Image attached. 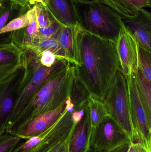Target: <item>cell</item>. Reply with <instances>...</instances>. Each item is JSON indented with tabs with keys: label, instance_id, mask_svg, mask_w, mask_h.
<instances>
[{
	"label": "cell",
	"instance_id": "obj_1",
	"mask_svg": "<svg viewBox=\"0 0 151 152\" xmlns=\"http://www.w3.org/2000/svg\"><path fill=\"white\" fill-rule=\"evenodd\" d=\"M76 77L90 95L103 100L120 68L116 42L74 26Z\"/></svg>",
	"mask_w": 151,
	"mask_h": 152
},
{
	"label": "cell",
	"instance_id": "obj_2",
	"mask_svg": "<svg viewBox=\"0 0 151 152\" xmlns=\"http://www.w3.org/2000/svg\"><path fill=\"white\" fill-rule=\"evenodd\" d=\"M75 77V66L71 63L54 73L8 126L6 132L12 134L29 121L59 107L70 96Z\"/></svg>",
	"mask_w": 151,
	"mask_h": 152
},
{
	"label": "cell",
	"instance_id": "obj_3",
	"mask_svg": "<svg viewBox=\"0 0 151 152\" xmlns=\"http://www.w3.org/2000/svg\"><path fill=\"white\" fill-rule=\"evenodd\" d=\"M77 25L86 32L116 42L122 18L109 6L98 0H72Z\"/></svg>",
	"mask_w": 151,
	"mask_h": 152
},
{
	"label": "cell",
	"instance_id": "obj_4",
	"mask_svg": "<svg viewBox=\"0 0 151 152\" xmlns=\"http://www.w3.org/2000/svg\"><path fill=\"white\" fill-rule=\"evenodd\" d=\"M24 51L26 57L25 74L19 87L8 126L16 119L35 94L51 76L70 63L67 61H59L51 67H46L40 64L39 57L33 53Z\"/></svg>",
	"mask_w": 151,
	"mask_h": 152
},
{
	"label": "cell",
	"instance_id": "obj_5",
	"mask_svg": "<svg viewBox=\"0 0 151 152\" xmlns=\"http://www.w3.org/2000/svg\"><path fill=\"white\" fill-rule=\"evenodd\" d=\"M103 101L110 118L134 143L127 81L120 68Z\"/></svg>",
	"mask_w": 151,
	"mask_h": 152
},
{
	"label": "cell",
	"instance_id": "obj_6",
	"mask_svg": "<svg viewBox=\"0 0 151 152\" xmlns=\"http://www.w3.org/2000/svg\"><path fill=\"white\" fill-rule=\"evenodd\" d=\"M72 113L65 109L61 117L51 126L37 136L20 142L13 152H47L70 135L74 125Z\"/></svg>",
	"mask_w": 151,
	"mask_h": 152
},
{
	"label": "cell",
	"instance_id": "obj_7",
	"mask_svg": "<svg viewBox=\"0 0 151 152\" xmlns=\"http://www.w3.org/2000/svg\"><path fill=\"white\" fill-rule=\"evenodd\" d=\"M135 74L126 77L128 87L134 143L136 142V143L138 144L147 152H151V121L148 118L139 96Z\"/></svg>",
	"mask_w": 151,
	"mask_h": 152
},
{
	"label": "cell",
	"instance_id": "obj_8",
	"mask_svg": "<svg viewBox=\"0 0 151 152\" xmlns=\"http://www.w3.org/2000/svg\"><path fill=\"white\" fill-rule=\"evenodd\" d=\"M132 143L111 118L92 129L90 148L96 152H115Z\"/></svg>",
	"mask_w": 151,
	"mask_h": 152
},
{
	"label": "cell",
	"instance_id": "obj_9",
	"mask_svg": "<svg viewBox=\"0 0 151 152\" xmlns=\"http://www.w3.org/2000/svg\"><path fill=\"white\" fill-rule=\"evenodd\" d=\"M116 46L120 69L123 75L129 77L135 74L138 68L139 45L122 20Z\"/></svg>",
	"mask_w": 151,
	"mask_h": 152
},
{
	"label": "cell",
	"instance_id": "obj_10",
	"mask_svg": "<svg viewBox=\"0 0 151 152\" xmlns=\"http://www.w3.org/2000/svg\"><path fill=\"white\" fill-rule=\"evenodd\" d=\"M25 72V65L9 79L0 84V134L7 129Z\"/></svg>",
	"mask_w": 151,
	"mask_h": 152
},
{
	"label": "cell",
	"instance_id": "obj_11",
	"mask_svg": "<svg viewBox=\"0 0 151 152\" xmlns=\"http://www.w3.org/2000/svg\"><path fill=\"white\" fill-rule=\"evenodd\" d=\"M25 54L11 41L10 35L0 41V84L24 66Z\"/></svg>",
	"mask_w": 151,
	"mask_h": 152
},
{
	"label": "cell",
	"instance_id": "obj_12",
	"mask_svg": "<svg viewBox=\"0 0 151 152\" xmlns=\"http://www.w3.org/2000/svg\"><path fill=\"white\" fill-rule=\"evenodd\" d=\"M65 102L57 109L44 113L19 128L12 134L25 140L40 134L61 117L65 109Z\"/></svg>",
	"mask_w": 151,
	"mask_h": 152
},
{
	"label": "cell",
	"instance_id": "obj_13",
	"mask_svg": "<svg viewBox=\"0 0 151 152\" xmlns=\"http://www.w3.org/2000/svg\"><path fill=\"white\" fill-rule=\"evenodd\" d=\"M124 25L136 39L139 45L151 51V13L145 9L131 19H122Z\"/></svg>",
	"mask_w": 151,
	"mask_h": 152
},
{
	"label": "cell",
	"instance_id": "obj_14",
	"mask_svg": "<svg viewBox=\"0 0 151 152\" xmlns=\"http://www.w3.org/2000/svg\"><path fill=\"white\" fill-rule=\"evenodd\" d=\"M92 128L88 105L82 120L74 126L68 139V152H88L90 149Z\"/></svg>",
	"mask_w": 151,
	"mask_h": 152
},
{
	"label": "cell",
	"instance_id": "obj_15",
	"mask_svg": "<svg viewBox=\"0 0 151 152\" xmlns=\"http://www.w3.org/2000/svg\"><path fill=\"white\" fill-rule=\"evenodd\" d=\"M26 14L29 22L28 26L11 32L9 34L11 41L24 51L30 48L38 34V27L34 8L29 10Z\"/></svg>",
	"mask_w": 151,
	"mask_h": 152
},
{
	"label": "cell",
	"instance_id": "obj_16",
	"mask_svg": "<svg viewBox=\"0 0 151 152\" xmlns=\"http://www.w3.org/2000/svg\"><path fill=\"white\" fill-rule=\"evenodd\" d=\"M98 1L111 8L124 19L134 18L138 15L140 9L151 7V0Z\"/></svg>",
	"mask_w": 151,
	"mask_h": 152
},
{
	"label": "cell",
	"instance_id": "obj_17",
	"mask_svg": "<svg viewBox=\"0 0 151 152\" xmlns=\"http://www.w3.org/2000/svg\"><path fill=\"white\" fill-rule=\"evenodd\" d=\"M46 8L53 18L63 26H74L77 25L72 0H48Z\"/></svg>",
	"mask_w": 151,
	"mask_h": 152
},
{
	"label": "cell",
	"instance_id": "obj_18",
	"mask_svg": "<svg viewBox=\"0 0 151 152\" xmlns=\"http://www.w3.org/2000/svg\"><path fill=\"white\" fill-rule=\"evenodd\" d=\"M75 26L62 25L53 37L63 49L68 61L74 65L75 64Z\"/></svg>",
	"mask_w": 151,
	"mask_h": 152
},
{
	"label": "cell",
	"instance_id": "obj_19",
	"mask_svg": "<svg viewBox=\"0 0 151 152\" xmlns=\"http://www.w3.org/2000/svg\"><path fill=\"white\" fill-rule=\"evenodd\" d=\"M87 105L92 129H95L110 118L109 112L103 100L90 95L88 98Z\"/></svg>",
	"mask_w": 151,
	"mask_h": 152
},
{
	"label": "cell",
	"instance_id": "obj_20",
	"mask_svg": "<svg viewBox=\"0 0 151 152\" xmlns=\"http://www.w3.org/2000/svg\"><path fill=\"white\" fill-rule=\"evenodd\" d=\"M135 80L140 99L148 118L151 121V81L144 76L138 68Z\"/></svg>",
	"mask_w": 151,
	"mask_h": 152
},
{
	"label": "cell",
	"instance_id": "obj_21",
	"mask_svg": "<svg viewBox=\"0 0 151 152\" xmlns=\"http://www.w3.org/2000/svg\"><path fill=\"white\" fill-rule=\"evenodd\" d=\"M90 94L83 85L75 77L74 80L70 96L74 108L80 106L87 100Z\"/></svg>",
	"mask_w": 151,
	"mask_h": 152
},
{
	"label": "cell",
	"instance_id": "obj_22",
	"mask_svg": "<svg viewBox=\"0 0 151 152\" xmlns=\"http://www.w3.org/2000/svg\"><path fill=\"white\" fill-rule=\"evenodd\" d=\"M138 68L144 76L151 81V51L140 45Z\"/></svg>",
	"mask_w": 151,
	"mask_h": 152
},
{
	"label": "cell",
	"instance_id": "obj_23",
	"mask_svg": "<svg viewBox=\"0 0 151 152\" xmlns=\"http://www.w3.org/2000/svg\"><path fill=\"white\" fill-rule=\"evenodd\" d=\"M21 140L17 136L5 131L0 134V152H13Z\"/></svg>",
	"mask_w": 151,
	"mask_h": 152
},
{
	"label": "cell",
	"instance_id": "obj_24",
	"mask_svg": "<svg viewBox=\"0 0 151 152\" xmlns=\"http://www.w3.org/2000/svg\"><path fill=\"white\" fill-rule=\"evenodd\" d=\"M33 7L36 12L38 28L48 26L56 21L45 6L40 4L36 3Z\"/></svg>",
	"mask_w": 151,
	"mask_h": 152
},
{
	"label": "cell",
	"instance_id": "obj_25",
	"mask_svg": "<svg viewBox=\"0 0 151 152\" xmlns=\"http://www.w3.org/2000/svg\"><path fill=\"white\" fill-rule=\"evenodd\" d=\"M29 23L26 13H25L18 18L13 19L6 24L0 29V35L25 27L28 26Z\"/></svg>",
	"mask_w": 151,
	"mask_h": 152
},
{
	"label": "cell",
	"instance_id": "obj_26",
	"mask_svg": "<svg viewBox=\"0 0 151 152\" xmlns=\"http://www.w3.org/2000/svg\"><path fill=\"white\" fill-rule=\"evenodd\" d=\"M61 26L59 22L55 21L48 26L38 28L37 38L43 39L53 37Z\"/></svg>",
	"mask_w": 151,
	"mask_h": 152
},
{
	"label": "cell",
	"instance_id": "obj_27",
	"mask_svg": "<svg viewBox=\"0 0 151 152\" xmlns=\"http://www.w3.org/2000/svg\"><path fill=\"white\" fill-rule=\"evenodd\" d=\"M38 57L40 64L48 68L51 67L58 61L62 60L51 50L43 51Z\"/></svg>",
	"mask_w": 151,
	"mask_h": 152
},
{
	"label": "cell",
	"instance_id": "obj_28",
	"mask_svg": "<svg viewBox=\"0 0 151 152\" xmlns=\"http://www.w3.org/2000/svg\"><path fill=\"white\" fill-rule=\"evenodd\" d=\"M2 1L0 3V29L6 25L10 17L13 7L16 5L10 3V4L8 6H4L2 4Z\"/></svg>",
	"mask_w": 151,
	"mask_h": 152
},
{
	"label": "cell",
	"instance_id": "obj_29",
	"mask_svg": "<svg viewBox=\"0 0 151 152\" xmlns=\"http://www.w3.org/2000/svg\"><path fill=\"white\" fill-rule=\"evenodd\" d=\"M69 137L67 139L59 143L47 152H68V143Z\"/></svg>",
	"mask_w": 151,
	"mask_h": 152
},
{
	"label": "cell",
	"instance_id": "obj_30",
	"mask_svg": "<svg viewBox=\"0 0 151 152\" xmlns=\"http://www.w3.org/2000/svg\"><path fill=\"white\" fill-rule=\"evenodd\" d=\"M2 1H8L12 4L17 6H20L21 8H26L33 4L31 0H2Z\"/></svg>",
	"mask_w": 151,
	"mask_h": 152
},
{
	"label": "cell",
	"instance_id": "obj_31",
	"mask_svg": "<svg viewBox=\"0 0 151 152\" xmlns=\"http://www.w3.org/2000/svg\"><path fill=\"white\" fill-rule=\"evenodd\" d=\"M31 1H32L33 4H34L35 3L40 4L46 7V4L44 0H31Z\"/></svg>",
	"mask_w": 151,
	"mask_h": 152
},
{
	"label": "cell",
	"instance_id": "obj_32",
	"mask_svg": "<svg viewBox=\"0 0 151 152\" xmlns=\"http://www.w3.org/2000/svg\"><path fill=\"white\" fill-rule=\"evenodd\" d=\"M129 146V145L123 147V148H121V149L116 151L115 152H127L128 151Z\"/></svg>",
	"mask_w": 151,
	"mask_h": 152
},
{
	"label": "cell",
	"instance_id": "obj_33",
	"mask_svg": "<svg viewBox=\"0 0 151 152\" xmlns=\"http://www.w3.org/2000/svg\"><path fill=\"white\" fill-rule=\"evenodd\" d=\"M137 145V150H138V152H147L145 149H144L143 147H142L141 145H139L138 144L136 143Z\"/></svg>",
	"mask_w": 151,
	"mask_h": 152
},
{
	"label": "cell",
	"instance_id": "obj_34",
	"mask_svg": "<svg viewBox=\"0 0 151 152\" xmlns=\"http://www.w3.org/2000/svg\"><path fill=\"white\" fill-rule=\"evenodd\" d=\"M88 152H96L95 151H94V150H93V149H91L90 148V150H89V151Z\"/></svg>",
	"mask_w": 151,
	"mask_h": 152
},
{
	"label": "cell",
	"instance_id": "obj_35",
	"mask_svg": "<svg viewBox=\"0 0 151 152\" xmlns=\"http://www.w3.org/2000/svg\"><path fill=\"white\" fill-rule=\"evenodd\" d=\"M82 1H94V0H82Z\"/></svg>",
	"mask_w": 151,
	"mask_h": 152
},
{
	"label": "cell",
	"instance_id": "obj_36",
	"mask_svg": "<svg viewBox=\"0 0 151 152\" xmlns=\"http://www.w3.org/2000/svg\"><path fill=\"white\" fill-rule=\"evenodd\" d=\"M1 1H2L1 0V1H0V3H1Z\"/></svg>",
	"mask_w": 151,
	"mask_h": 152
},
{
	"label": "cell",
	"instance_id": "obj_37",
	"mask_svg": "<svg viewBox=\"0 0 151 152\" xmlns=\"http://www.w3.org/2000/svg\"><path fill=\"white\" fill-rule=\"evenodd\" d=\"M0 1H1V0H0Z\"/></svg>",
	"mask_w": 151,
	"mask_h": 152
}]
</instances>
